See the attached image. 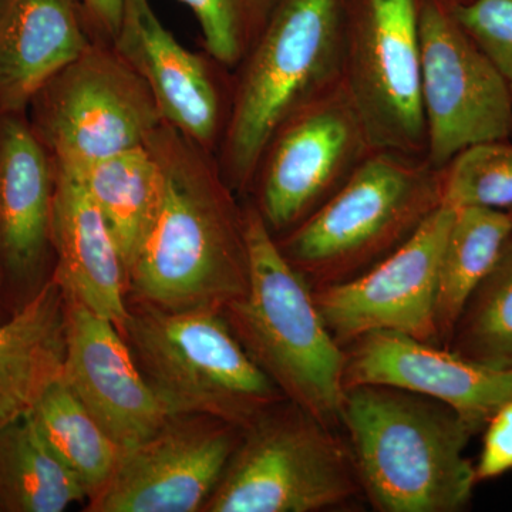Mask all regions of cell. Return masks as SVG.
I'll return each mask as SVG.
<instances>
[{
  "instance_id": "obj_14",
  "label": "cell",
  "mask_w": 512,
  "mask_h": 512,
  "mask_svg": "<svg viewBox=\"0 0 512 512\" xmlns=\"http://www.w3.org/2000/svg\"><path fill=\"white\" fill-rule=\"evenodd\" d=\"M111 45L150 87L165 123L217 156L232 101L222 66L181 45L150 0H124Z\"/></svg>"
},
{
  "instance_id": "obj_27",
  "label": "cell",
  "mask_w": 512,
  "mask_h": 512,
  "mask_svg": "<svg viewBox=\"0 0 512 512\" xmlns=\"http://www.w3.org/2000/svg\"><path fill=\"white\" fill-rule=\"evenodd\" d=\"M200 25L205 52L214 62L237 70L264 32L279 0H178Z\"/></svg>"
},
{
  "instance_id": "obj_31",
  "label": "cell",
  "mask_w": 512,
  "mask_h": 512,
  "mask_svg": "<svg viewBox=\"0 0 512 512\" xmlns=\"http://www.w3.org/2000/svg\"><path fill=\"white\" fill-rule=\"evenodd\" d=\"M456 3H468L471 2V0H454Z\"/></svg>"
},
{
  "instance_id": "obj_7",
  "label": "cell",
  "mask_w": 512,
  "mask_h": 512,
  "mask_svg": "<svg viewBox=\"0 0 512 512\" xmlns=\"http://www.w3.org/2000/svg\"><path fill=\"white\" fill-rule=\"evenodd\" d=\"M359 494L348 441L284 399L242 431L202 512H319Z\"/></svg>"
},
{
  "instance_id": "obj_33",
  "label": "cell",
  "mask_w": 512,
  "mask_h": 512,
  "mask_svg": "<svg viewBox=\"0 0 512 512\" xmlns=\"http://www.w3.org/2000/svg\"><path fill=\"white\" fill-rule=\"evenodd\" d=\"M0 271H2V261H0Z\"/></svg>"
},
{
  "instance_id": "obj_25",
  "label": "cell",
  "mask_w": 512,
  "mask_h": 512,
  "mask_svg": "<svg viewBox=\"0 0 512 512\" xmlns=\"http://www.w3.org/2000/svg\"><path fill=\"white\" fill-rule=\"evenodd\" d=\"M447 348L493 369H512V237L468 299Z\"/></svg>"
},
{
  "instance_id": "obj_23",
  "label": "cell",
  "mask_w": 512,
  "mask_h": 512,
  "mask_svg": "<svg viewBox=\"0 0 512 512\" xmlns=\"http://www.w3.org/2000/svg\"><path fill=\"white\" fill-rule=\"evenodd\" d=\"M87 493L50 450L30 414L0 424V511L62 512Z\"/></svg>"
},
{
  "instance_id": "obj_5",
  "label": "cell",
  "mask_w": 512,
  "mask_h": 512,
  "mask_svg": "<svg viewBox=\"0 0 512 512\" xmlns=\"http://www.w3.org/2000/svg\"><path fill=\"white\" fill-rule=\"evenodd\" d=\"M443 205V168L373 151L319 210L276 238L312 289L350 281L402 247Z\"/></svg>"
},
{
  "instance_id": "obj_17",
  "label": "cell",
  "mask_w": 512,
  "mask_h": 512,
  "mask_svg": "<svg viewBox=\"0 0 512 512\" xmlns=\"http://www.w3.org/2000/svg\"><path fill=\"white\" fill-rule=\"evenodd\" d=\"M52 164L53 279L67 301L110 319L120 330L128 313L126 265L109 225L82 180L70 168Z\"/></svg>"
},
{
  "instance_id": "obj_11",
  "label": "cell",
  "mask_w": 512,
  "mask_h": 512,
  "mask_svg": "<svg viewBox=\"0 0 512 512\" xmlns=\"http://www.w3.org/2000/svg\"><path fill=\"white\" fill-rule=\"evenodd\" d=\"M453 3L423 0L420 13L426 158L436 168L473 144L512 141L510 87L458 22Z\"/></svg>"
},
{
  "instance_id": "obj_22",
  "label": "cell",
  "mask_w": 512,
  "mask_h": 512,
  "mask_svg": "<svg viewBox=\"0 0 512 512\" xmlns=\"http://www.w3.org/2000/svg\"><path fill=\"white\" fill-rule=\"evenodd\" d=\"M511 237L507 211L481 207L454 210L437 278L436 328L443 348L450 343L468 299L491 271Z\"/></svg>"
},
{
  "instance_id": "obj_20",
  "label": "cell",
  "mask_w": 512,
  "mask_h": 512,
  "mask_svg": "<svg viewBox=\"0 0 512 512\" xmlns=\"http://www.w3.org/2000/svg\"><path fill=\"white\" fill-rule=\"evenodd\" d=\"M66 339V296L52 278L0 323V424L28 416L62 380Z\"/></svg>"
},
{
  "instance_id": "obj_29",
  "label": "cell",
  "mask_w": 512,
  "mask_h": 512,
  "mask_svg": "<svg viewBox=\"0 0 512 512\" xmlns=\"http://www.w3.org/2000/svg\"><path fill=\"white\" fill-rule=\"evenodd\" d=\"M483 448L476 464L478 483L512 471V399L485 426Z\"/></svg>"
},
{
  "instance_id": "obj_6",
  "label": "cell",
  "mask_w": 512,
  "mask_h": 512,
  "mask_svg": "<svg viewBox=\"0 0 512 512\" xmlns=\"http://www.w3.org/2000/svg\"><path fill=\"white\" fill-rule=\"evenodd\" d=\"M127 302L121 335L173 416L202 414L245 429L285 399L248 355L224 313L165 311Z\"/></svg>"
},
{
  "instance_id": "obj_26",
  "label": "cell",
  "mask_w": 512,
  "mask_h": 512,
  "mask_svg": "<svg viewBox=\"0 0 512 512\" xmlns=\"http://www.w3.org/2000/svg\"><path fill=\"white\" fill-rule=\"evenodd\" d=\"M443 205L512 210V141L464 148L443 168Z\"/></svg>"
},
{
  "instance_id": "obj_12",
  "label": "cell",
  "mask_w": 512,
  "mask_h": 512,
  "mask_svg": "<svg viewBox=\"0 0 512 512\" xmlns=\"http://www.w3.org/2000/svg\"><path fill=\"white\" fill-rule=\"evenodd\" d=\"M242 431L215 417L175 414L153 436L121 451L84 511H204Z\"/></svg>"
},
{
  "instance_id": "obj_1",
  "label": "cell",
  "mask_w": 512,
  "mask_h": 512,
  "mask_svg": "<svg viewBox=\"0 0 512 512\" xmlns=\"http://www.w3.org/2000/svg\"><path fill=\"white\" fill-rule=\"evenodd\" d=\"M146 144L163 171L156 220L127 269V301L224 312L248 291L244 205L217 156L161 123Z\"/></svg>"
},
{
  "instance_id": "obj_15",
  "label": "cell",
  "mask_w": 512,
  "mask_h": 512,
  "mask_svg": "<svg viewBox=\"0 0 512 512\" xmlns=\"http://www.w3.org/2000/svg\"><path fill=\"white\" fill-rule=\"evenodd\" d=\"M345 355V390L379 384L430 397L453 409L476 436L512 399V369H493L402 333H369L349 343Z\"/></svg>"
},
{
  "instance_id": "obj_13",
  "label": "cell",
  "mask_w": 512,
  "mask_h": 512,
  "mask_svg": "<svg viewBox=\"0 0 512 512\" xmlns=\"http://www.w3.org/2000/svg\"><path fill=\"white\" fill-rule=\"evenodd\" d=\"M453 208L441 205L409 241L362 275L313 289L326 326L343 349L373 332L439 345L436 292Z\"/></svg>"
},
{
  "instance_id": "obj_2",
  "label": "cell",
  "mask_w": 512,
  "mask_h": 512,
  "mask_svg": "<svg viewBox=\"0 0 512 512\" xmlns=\"http://www.w3.org/2000/svg\"><path fill=\"white\" fill-rule=\"evenodd\" d=\"M346 431L363 494L380 512H458L478 484L466 448L476 434L446 404L357 384L345 390Z\"/></svg>"
},
{
  "instance_id": "obj_34",
  "label": "cell",
  "mask_w": 512,
  "mask_h": 512,
  "mask_svg": "<svg viewBox=\"0 0 512 512\" xmlns=\"http://www.w3.org/2000/svg\"><path fill=\"white\" fill-rule=\"evenodd\" d=\"M0 512H2V511H0Z\"/></svg>"
},
{
  "instance_id": "obj_8",
  "label": "cell",
  "mask_w": 512,
  "mask_h": 512,
  "mask_svg": "<svg viewBox=\"0 0 512 512\" xmlns=\"http://www.w3.org/2000/svg\"><path fill=\"white\" fill-rule=\"evenodd\" d=\"M29 121L53 163L82 167L146 144L164 119L150 87L96 39L40 89Z\"/></svg>"
},
{
  "instance_id": "obj_4",
  "label": "cell",
  "mask_w": 512,
  "mask_h": 512,
  "mask_svg": "<svg viewBox=\"0 0 512 512\" xmlns=\"http://www.w3.org/2000/svg\"><path fill=\"white\" fill-rule=\"evenodd\" d=\"M248 291L225 309L232 332L285 399L338 430L345 399V349L313 289L282 254L254 201L244 204Z\"/></svg>"
},
{
  "instance_id": "obj_16",
  "label": "cell",
  "mask_w": 512,
  "mask_h": 512,
  "mask_svg": "<svg viewBox=\"0 0 512 512\" xmlns=\"http://www.w3.org/2000/svg\"><path fill=\"white\" fill-rule=\"evenodd\" d=\"M62 379L121 451L173 417L144 379L116 323L73 301H67Z\"/></svg>"
},
{
  "instance_id": "obj_19",
  "label": "cell",
  "mask_w": 512,
  "mask_h": 512,
  "mask_svg": "<svg viewBox=\"0 0 512 512\" xmlns=\"http://www.w3.org/2000/svg\"><path fill=\"white\" fill-rule=\"evenodd\" d=\"M52 158L22 114L0 117V261L32 281L45 265L52 221Z\"/></svg>"
},
{
  "instance_id": "obj_18",
  "label": "cell",
  "mask_w": 512,
  "mask_h": 512,
  "mask_svg": "<svg viewBox=\"0 0 512 512\" xmlns=\"http://www.w3.org/2000/svg\"><path fill=\"white\" fill-rule=\"evenodd\" d=\"M94 40L82 0H0V117L25 113Z\"/></svg>"
},
{
  "instance_id": "obj_28",
  "label": "cell",
  "mask_w": 512,
  "mask_h": 512,
  "mask_svg": "<svg viewBox=\"0 0 512 512\" xmlns=\"http://www.w3.org/2000/svg\"><path fill=\"white\" fill-rule=\"evenodd\" d=\"M454 15L481 47L512 93V0L453 3Z\"/></svg>"
},
{
  "instance_id": "obj_32",
  "label": "cell",
  "mask_w": 512,
  "mask_h": 512,
  "mask_svg": "<svg viewBox=\"0 0 512 512\" xmlns=\"http://www.w3.org/2000/svg\"><path fill=\"white\" fill-rule=\"evenodd\" d=\"M508 215H510L511 225H512V210L508 211Z\"/></svg>"
},
{
  "instance_id": "obj_3",
  "label": "cell",
  "mask_w": 512,
  "mask_h": 512,
  "mask_svg": "<svg viewBox=\"0 0 512 512\" xmlns=\"http://www.w3.org/2000/svg\"><path fill=\"white\" fill-rule=\"evenodd\" d=\"M346 0H279L237 67L217 160L238 197L251 194L269 141L292 114L338 89Z\"/></svg>"
},
{
  "instance_id": "obj_30",
  "label": "cell",
  "mask_w": 512,
  "mask_h": 512,
  "mask_svg": "<svg viewBox=\"0 0 512 512\" xmlns=\"http://www.w3.org/2000/svg\"><path fill=\"white\" fill-rule=\"evenodd\" d=\"M94 37L113 42L119 32L124 0H82Z\"/></svg>"
},
{
  "instance_id": "obj_10",
  "label": "cell",
  "mask_w": 512,
  "mask_h": 512,
  "mask_svg": "<svg viewBox=\"0 0 512 512\" xmlns=\"http://www.w3.org/2000/svg\"><path fill=\"white\" fill-rule=\"evenodd\" d=\"M343 82L278 128L256 171L254 204L276 238L319 210L373 153Z\"/></svg>"
},
{
  "instance_id": "obj_9",
  "label": "cell",
  "mask_w": 512,
  "mask_h": 512,
  "mask_svg": "<svg viewBox=\"0 0 512 512\" xmlns=\"http://www.w3.org/2000/svg\"><path fill=\"white\" fill-rule=\"evenodd\" d=\"M423 0H346L343 87L375 151L426 157Z\"/></svg>"
},
{
  "instance_id": "obj_21",
  "label": "cell",
  "mask_w": 512,
  "mask_h": 512,
  "mask_svg": "<svg viewBox=\"0 0 512 512\" xmlns=\"http://www.w3.org/2000/svg\"><path fill=\"white\" fill-rule=\"evenodd\" d=\"M67 168L92 195L126 269L130 268L163 198V171L153 151L143 144L82 167Z\"/></svg>"
},
{
  "instance_id": "obj_24",
  "label": "cell",
  "mask_w": 512,
  "mask_h": 512,
  "mask_svg": "<svg viewBox=\"0 0 512 512\" xmlns=\"http://www.w3.org/2000/svg\"><path fill=\"white\" fill-rule=\"evenodd\" d=\"M30 419L50 450L77 478L87 500L109 480L121 454L66 383L59 380L36 404Z\"/></svg>"
}]
</instances>
